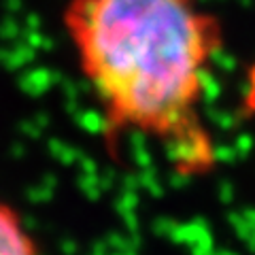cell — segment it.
I'll return each mask as SVG.
<instances>
[{
	"label": "cell",
	"instance_id": "obj_1",
	"mask_svg": "<svg viewBox=\"0 0 255 255\" xmlns=\"http://www.w3.org/2000/svg\"><path fill=\"white\" fill-rule=\"evenodd\" d=\"M62 23L111 132L153 140L185 177L215 168L202 102L223 30L200 0H68Z\"/></svg>",
	"mask_w": 255,
	"mask_h": 255
},
{
	"label": "cell",
	"instance_id": "obj_2",
	"mask_svg": "<svg viewBox=\"0 0 255 255\" xmlns=\"http://www.w3.org/2000/svg\"><path fill=\"white\" fill-rule=\"evenodd\" d=\"M0 255H41L23 215L0 198Z\"/></svg>",
	"mask_w": 255,
	"mask_h": 255
}]
</instances>
